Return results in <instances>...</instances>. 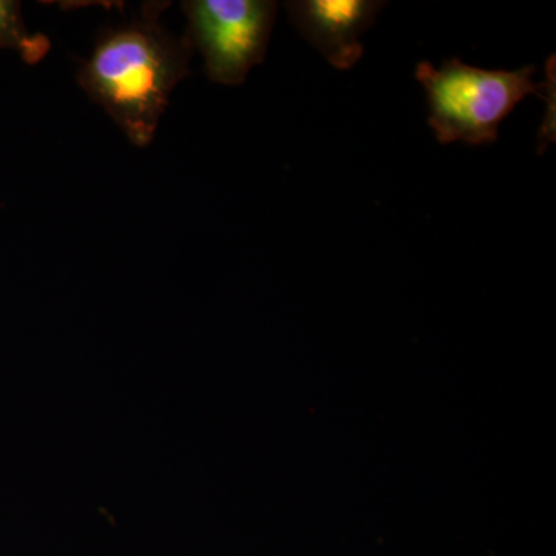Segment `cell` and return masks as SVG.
Listing matches in <instances>:
<instances>
[{
    "label": "cell",
    "instance_id": "cell-4",
    "mask_svg": "<svg viewBox=\"0 0 556 556\" xmlns=\"http://www.w3.org/2000/svg\"><path fill=\"white\" fill-rule=\"evenodd\" d=\"M386 5L376 0H292L287 10L300 35L332 67L350 70L364 56L361 36Z\"/></svg>",
    "mask_w": 556,
    "mask_h": 556
},
{
    "label": "cell",
    "instance_id": "cell-5",
    "mask_svg": "<svg viewBox=\"0 0 556 556\" xmlns=\"http://www.w3.org/2000/svg\"><path fill=\"white\" fill-rule=\"evenodd\" d=\"M50 39L42 33L28 30L22 17L21 2L0 0V50L20 53L27 64H39L49 54Z\"/></svg>",
    "mask_w": 556,
    "mask_h": 556
},
{
    "label": "cell",
    "instance_id": "cell-2",
    "mask_svg": "<svg viewBox=\"0 0 556 556\" xmlns=\"http://www.w3.org/2000/svg\"><path fill=\"white\" fill-rule=\"evenodd\" d=\"M535 67L484 70L453 58L441 67L417 64L416 79L426 89L428 124L441 144L496 142L501 123L530 94L544 98L546 84L533 80Z\"/></svg>",
    "mask_w": 556,
    "mask_h": 556
},
{
    "label": "cell",
    "instance_id": "cell-1",
    "mask_svg": "<svg viewBox=\"0 0 556 556\" xmlns=\"http://www.w3.org/2000/svg\"><path fill=\"white\" fill-rule=\"evenodd\" d=\"M169 7L144 2L127 24L102 28L78 70L80 89L137 148L152 144L172 91L190 75L192 43L161 22Z\"/></svg>",
    "mask_w": 556,
    "mask_h": 556
},
{
    "label": "cell",
    "instance_id": "cell-3",
    "mask_svg": "<svg viewBox=\"0 0 556 556\" xmlns=\"http://www.w3.org/2000/svg\"><path fill=\"white\" fill-rule=\"evenodd\" d=\"M189 42L203 56L207 78L240 86L265 61L278 3L273 0H186Z\"/></svg>",
    "mask_w": 556,
    "mask_h": 556
}]
</instances>
